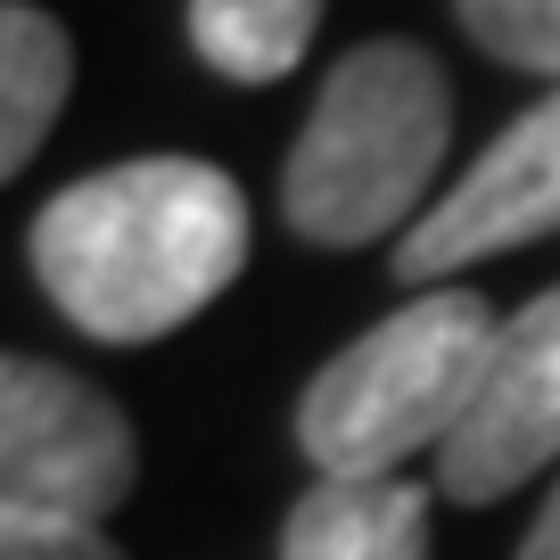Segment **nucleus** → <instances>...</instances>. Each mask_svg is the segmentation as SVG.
<instances>
[{
	"label": "nucleus",
	"instance_id": "nucleus-8",
	"mask_svg": "<svg viewBox=\"0 0 560 560\" xmlns=\"http://www.w3.org/2000/svg\"><path fill=\"white\" fill-rule=\"evenodd\" d=\"M67 83H74V42L50 9L34 0H9L0 9V165L25 174L34 149L50 140L58 107H67Z\"/></svg>",
	"mask_w": 560,
	"mask_h": 560
},
{
	"label": "nucleus",
	"instance_id": "nucleus-9",
	"mask_svg": "<svg viewBox=\"0 0 560 560\" xmlns=\"http://www.w3.org/2000/svg\"><path fill=\"white\" fill-rule=\"evenodd\" d=\"M322 0H190V42L231 83H280L305 58Z\"/></svg>",
	"mask_w": 560,
	"mask_h": 560
},
{
	"label": "nucleus",
	"instance_id": "nucleus-6",
	"mask_svg": "<svg viewBox=\"0 0 560 560\" xmlns=\"http://www.w3.org/2000/svg\"><path fill=\"white\" fill-rule=\"evenodd\" d=\"M544 231H560V91L527 107L487 158L404 231L396 280L429 289L438 272H462V264H478V256L544 240Z\"/></svg>",
	"mask_w": 560,
	"mask_h": 560
},
{
	"label": "nucleus",
	"instance_id": "nucleus-7",
	"mask_svg": "<svg viewBox=\"0 0 560 560\" xmlns=\"http://www.w3.org/2000/svg\"><path fill=\"white\" fill-rule=\"evenodd\" d=\"M280 560H429V494L404 478H322L280 527Z\"/></svg>",
	"mask_w": 560,
	"mask_h": 560
},
{
	"label": "nucleus",
	"instance_id": "nucleus-1",
	"mask_svg": "<svg viewBox=\"0 0 560 560\" xmlns=\"http://www.w3.org/2000/svg\"><path fill=\"white\" fill-rule=\"evenodd\" d=\"M34 280L74 330L107 347L165 338L247 264V198L198 158H132L83 174L25 231Z\"/></svg>",
	"mask_w": 560,
	"mask_h": 560
},
{
	"label": "nucleus",
	"instance_id": "nucleus-11",
	"mask_svg": "<svg viewBox=\"0 0 560 560\" xmlns=\"http://www.w3.org/2000/svg\"><path fill=\"white\" fill-rule=\"evenodd\" d=\"M0 560H124L91 520H0Z\"/></svg>",
	"mask_w": 560,
	"mask_h": 560
},
{
	"label": "nucleus",
	"instance_id": "nucleus-4",
	"mask_svg": "<svg viewBox=\"0 0 560 560\" xmlns=\"http://www.w3.org/2000/svg\"><path fill=\"white\" fill-rule=\"evenodd\" d=\"M140 445L124 412L74 371L9 354L0 363V520H91L132 494Z\"/></svg>",
	"mask_w": 560,
	"mask_h": 560
},
{
	"label": "nucleus",
	"instance_id": "nucleus-12",
	"mask_svg": "<svg viewBox=\"0 0 560 560\" xmlns=\"http://www.w3.org/2000/svg\"><path fill=\"white\" fill-rule=\"evenodd\" d=\"M520 560H560V487H552V503L536 511V527H527Z\"/></svg>",
	"mask_w": 560,
	"mask_h": 560
},
{
	"label": "nucleus",
	"instance_id": "nucleus-10",
	"mask_svg": "<svg viewBox=\"0 0 560 560\" xmlns=\"http://www.w3.org/2000/svg\"><path fill=\"white\" fill-rule=\"evenodd\" d=\"M454 18L487 58L527 74H560V0H454Z\"/></svg>",
	"mask_w": 560,
	"mask_h": 560
},
{
	"label": "nucleus",
	"instance_id": "nucleus-2",
	"mask_svg": "<svg viewBox=\"0 0 560 560\" xmlns=\"http://www.w3.org/2000/svg\"><path fill=\"white\" fill-rule=\"evenodd\" d=\"M454 132V91L420 42H363L338 58L305 116L289 174H280V214L314 247H363L396 231L429 198V174Z\"/></svg>",
	"mask_w": 560,
	"mask_h": 560
},
{
	"label": "nucleus",
	"instance_id": "nucleus-3",
	"mask_svg": "<svg viewBox=\"0 0 560 560\" xmlns=\"http://www.w3.org/2000/svg\"><path fill=\"white\" fill-rule=\"evenodd\" d=\"M494 305L470 289H429L420 305L387 314L347 354L314 371L298 404V445L322 478H396L412 454H445L454 420L494 354Z\"/></svg>",
	"mask_w": 560,
	"mask_h": 560
},
{
	"label": "nucleus",
	"instance_id": "nucleus-5",
	"mask_svg": "<svg viewBox=\"0 0 560 560\" xmlns=\"http://www.w3.org/2000/svg\"><path fill=\"white\" fill-rule=\"evenodd\" d=\"M560 462V289L527 298L494 330V354L470 387V412L438 454V487L454 503H494Z\"/></svg>",
	"mask_w": 560,
	"mask_h": 560
}]
</instances>
